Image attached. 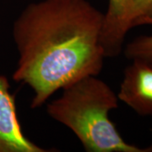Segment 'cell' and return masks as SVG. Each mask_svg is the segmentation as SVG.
Returning a JSON list of instances; mask_svg holds the SVG:
<instances>
[{
  "instance_id": "6da1fadb",
  "label": "cell",
  "mask_w": 152,
  "mask_h": 152,
  "mask_svg": "<svg viewBox=\"0 0 152 152\" xmlns=\"http://www.w3.org/2000/svg\"><path fill=\"white\" fill-rule=\"evenodd\" d=\"M104 14L86 0H41L28 4L13 26L19 53L13 80L32 89L31 107L104 65Z\"/></svg>"
},
{
  "instance_id": "7a4b0ae2",
  "label": "cell",
  "mask_w": 152,
  "mask_h": 152,
  "mask_svg": "<svg viewBox=\"0 0 152 152\" xmlns=\"http://www.w3.org/2000/svg\"><path fill=\"white\" fill-rule=\"evenodd\" d=\"M118 101L107 83L89 75L63 88L62 96L48 104L47 113L73 131L88 152H152V145L127 143L109 119Z\"/></svg>"
},
{
  "instance_id": "3957f363",
  "label": "cell",
  "mask_w": 152,
  "mask_h": 152,
  "mask_svg": "<svg viewBox=\"0 0 152 152\" xmlns=\"http://www.w3.org/2000/svg\"><path fill=\"white\" fill-rule=\"evenodd\" d=\"M10 83L0 75V152H48L31 141L23 134L17 118L15 96L10 92Z\"/></svg>"
},
{
  "instance_id": "277c9868",
  "label": "cell",
  "mask_w": 152,
  "mask_h": 152,
  "mask_svg": "<svg viewBox=\"0 0 152 152\" xmlns=\"http://www.w3.org/2000/svg\"><path fill=\"white\" fill-rule=\"evenodd\" d=\"M118 100L140 116H152V65L132 60L124 70Z\"/></svg>"
},
{
  "instance_id": "5b68a950",
  "label": "cell",
  "mask_w": 152,
  "mask_h": 152,
  "mask_svg": "<svg viewBox=\"0 0 152 152\" xmlns=\"http://www.w3.org/2000/svg\"><path fill=\"white\" fill-rule=\"evenodd\" d=\"M128 4L129 0H108L101 35L106 58L116 57L123 50L125 37L129 31L127 26Z\"/></svg>"
},
{
  "instance_id": "8992f818",
  "label": "cell",
  "mask_w": 152,
  "mask_h": 152,
  "mask_svg": "<svg viewBox=\"0 0 152 152\" xmlns=\"http://www.w3.org/2000/svg\"><path fill=\"white\" fill-rule=\"evenodd\" d=\"M152 25V0H129L127 26L132 28Z\"/></svg>"
},
{
  "instance_id": "52a82bcc",
  "label": "cell",
  "mask_w": 152,
  "mask_h": 152,
  "mask_svg": "<svg viewBox=\"0 0 152 152\" xmlns=\"http://www.w3.org/2000/svg\"><path fill=\"white\" fill-rule=\"evenodd\" d=\"M124 55L130 60H141L152 65V35L135 38L126 45Z\"/></svg>"
}]
</instances>
